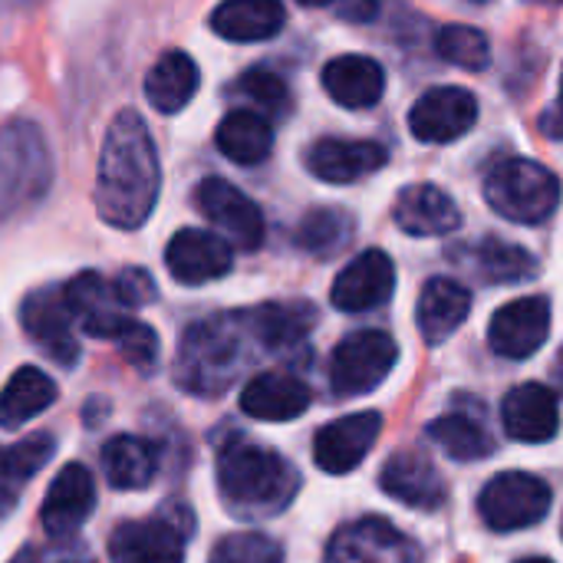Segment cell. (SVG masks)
<instances>
[{
	"mask_svg": "<svg viewBox=\"0 0 563 563\" xmlns=\"http://www.w3.org/2000/svg\"><path fill=\"white\" fill-rule=\"evenodd\" d=\"M162 188L155 142L139 112L122 109L106 129L96 168V211L119 231H135L148 221Z\"/></svg>",
	"mask_w": 563,
	"mask_h": 563,
	"instance_id": "obj_1",
	"label": "cell"
},
{
	"mask_svg": "<svg viewBox=\"0 0 563 563\" xmlns=\"http://www.w3.org/2000/svg\"><path fill=\"white\" fill-rule=\"evenodd\" d=\"M300 488V475L274 449L231 435L218 449V495L234 518L280 515Z\"/></svg>",
	"mask_w": 563,
	"mask_h": 563,
	"instance_id": "obj_2",
	"label": "cell"
},
{
	"mask_svg": "<svg viewBox=\"0 0 563 563\" xmlns=\"http://www.w3.org/2000/svg\"><path fill=\"white\" fill-rule=\"evenodd\" d=\"M247 327L241 313L198 320L185 330L175 356V383L201 399L224 396L244 363Z\"/></svg>",
	"mask_w": 563,
	"mask_h": 563,
	"instance_id": "obj_3",
	"label": "cell"
},
{
	"mask_svg": "<svg viewBox=\"0 0 563 563\" xmlns=\"http://www.w3.org/2000/svg\"><path fill=\"white\" fill-rule=\"evenodd\" d=\"M488 205L518 224H541L561 205V181L551 168L531 158H505L485 178Z\"/></svg>",
	"mask_w": 563,
	"mask_h": 563,
	"instance_id": "obj_4",
	"label": "cell"
},
{
	"mask_svg": "<svg viewBox=\"0 0 563 563\" xmlns=\"http://www.w3.org/2000/svg\"><path fill=\"white\" fill-rule=\"evenodd\" d=\"M195 521L185 505L168 501L155 518L122 521L109 538L112 563H181Z\"/></svg>",
	"mask_w": 563,
	"mask_h": 563,
	"instance_id": "obj_5",
	"label": "cell"
},
{
	"mask_svg": "<svg viewBox=\"0 0 563 563\" xmlns=\"http://www.w3.org/2000/svg\"><path fill=\"white\" fill-rule=\"evenodd\" d=\"M49 185V152L36 125L0 129V214L40 198Z\"/></svg>",
	"mask_w": 563,
	"mask_h": 563,
	"instance_id": "obj_6",
	"label": "cell"
},
{
	"mask_svg": "<svg viewBox=\"0 0 563 563\" xmlns=\"http://www.w3.org/2000/svg\"><path fill=\"white\" fill-rule=\"evenodd\" d=\"M399 360V346L383 330H356L343 336L330 356V386L336 396H366L383 386Z\"/></svg>",
	"mask_w": 563,
	"mask_h": 563,
	"instance_id": "obj_7",
	"label": "cell"
},
{
	"mask_svg": "<svg viewBox=\"0 0 563 563\" xmlns=\"http://www.w3.org/2000/svg\"><path fill=\"white\" fill-rule=\"evenodd\" d=\"M482 521L498 531H525L551 511V485L528 472H501L478 495Z\"/></svg>",
	"mask_w": 563,
	"mask_h": 563,
	"instance_id": "obj_8",
	"label": "cell"
},
{
	"mask_svg": "<svg viewBox=\"0 0 563 563\" xmlns=\"http://www.w3.org/2000/svg\"><path fill=\"white\" fill-rule=\"evenodd\" d=\"M327 563H422V548L386 518H356L343 525L330 544Z\"/></svg>",
	"mask_w": 563,
	"mask_h": 563,
	"instance_id": "obj_9",
	"label": "cell"
},
{
	"mask_svg": "<svg viewBox=\"0 0 563 563\" xmlns=\"http://www.w3.org/2000/svg\"><path fill=\"white\" fill-rule=\"evenodd\" d=\"M198 211L218 228V238H224L238 251H257L264 244L267 224L261 208L231 181L224 178H205L195 191Z\"/></svg>",
	"mask_w": 563,
	"mask_h": 563,
	"instance_id": "obj_10",
	"label": "cell"
},
{
	"mask_svg": "<svg viewBox=\"0 0 563 563\" xmlns=\"http://www.w3.org/2000/svg\"><path fill=\"white\" fill-rule=\"evenodd\" d=\"M23 333L36 343V350L63 369L79 363V340L73 336V317L63 297V287H40L20 307Z\"/></svg>",
	"mask_w": 563,
	"mask_h": 563,
	"instance_id": "obj_11",
	"label": "cell"
},
{
	"mask_svg": "<svg viewBox=\"0 0 563 563\" xmlns=\"http://www.w3.org/2000/svg\"><path fill=\"white\" fill-rule=\"evenodd\" d=\"M478 122V102L462 86H435L419 96L409 112V129L419 142L445 145L462 139Z\"/></svg>",
	"mask_w": 563,
	"mask_h": 563,
	"instance_id": "obj_12",
	"label": "cell"
},
{
	"mask_svg": "<svg viewBox=\"0 0 563 563\" xmlns=\"http://www.w3.org/2000/svg\"><path fill=\"white\" fill-rule=\"evenodd\" d=\"M551 333V300L548 297H521L505 303L488 323V346L505 360L534 356Z\"/></svg>",
	"mask_w": 563,
	"mask_h": 563,
	"instance_id": "obj_13",
	"label": "cell"
},
{
	"mask_svg": "<svg viewBox=\"0 0 563 563\" xmlns=\"http://www.w3.org/2000/svg\"><path fill=\"white\" fill-rule=\"evenodd\" d=\"M231 264H234V247L224 238L201 228L178 231L165 247V267L185 287L221 280L231 271Z\"/></svg>",
	"mask_w": 563,
	"mask_h": 563,
	"instance_id": "obj_14",
	"label": "cell"
},
{
	"mask_svg": "<svg viewBox=\"0 0 563 563\" xmlns=\"http://www.w3.org/2000/svg\"><path fill=\"white\" fill-rule=\"evenodd\" d=\"M396 287V267L393 257L386 251H363L360 257H353L333 280L330 300L336 310L343 313H363L373 310L379 303H386L393 297Z\"/></svg>",
	"mask_w": 563,
	"mask_h": 563,
	"instance_id": "obj_15",
	"label": "cell"
},
{
	"mask_svg": "<svg viewBox=\"0 0 563 563\" xmlns=\"http://www.w3.org/2000/svg\"><path fill=\"white\" fill-rule=\"evenodd\" d=\"M379 432H383V416L379 412L343 416V419H336V422H330V426H323L317 432L313 462L327 475H346L356 465H363V459L376 445Z\"/></svg>",
	"mask_w": 563,
	"mask_h": 563,
	"instance_id": "obj_16",
	"label": "cell"
},
{
	"mask_svg": "<svg viewBox=\"0 0 563 563\" xmlns=\"http://www.w3.org/2000/svg\"><path fill=\"white\" fill-rule=\"evenodd\" d=\"M69 317L82 327V333L96 336V340H112L132 317L122 307L112 280L99 277L96 271L76 274L66 287H63Z\"/></svg>",
	"mask_w": 563,
	"mask_h": 563,
	"instance_id": "obj_17",
	"label": "cell"
},
{
	"mask_svg": "<svg viewBox=\"0 0 563 563\" xmlns=\"http://www.w3.org/2000/svg\"><path fill=\"white\" fill-rule=\"evenodd\" d=\"M92 508H96L92 475H89L86 465L69 462V465L59 468V475L53 478V485H49V492L43 498V508H40L43 531L49 538H69L89 521Z\"/></svg>",
	"mask_w": 563,
	"mask_h": 563,
	"instance_id": "obj_18",
	"label": "cell"
},
{
	"mask_svg": "<svg viewBox=\"0 0 563 563\" xmlns=\"http://www.w3.org/2000/svg\"><path fill=\"white\" fill-rule=\"evenodd\" d=\"M389 162V152L379 142L366 139H320L307 148V168L320 181L353 185Z\"/></svg>",
	"mask_w": 563,
	"mask_h": 563,
	"instance_id": "obj_19",
	"label": "cell"
},
{
	"mask_svg": "<svg viewBox=\"0 0 563 563\" xmlns=\"http://www.w3.org/2000/svg\"><path fill=\"white\" fill-rule=\"evenodd\" d=\"M501 422L505 432L515 442L541 445L551 442L561 429V406L551 386L544 383H521L505 396L501 406Z\"/></svg>",
	"mask_w": 563,
	"mask_h": 563,
	"instance_id": "obj_20",
	"label": "cell"
},
{
	"mask_svg": "<svg viewBox=\"0 0 563 563\" xmlns=\"http://www.w3.org/2000/svg\"><path fill=\"white\" fill-rule=\"evenodd\" d=\"M379 485L383 492L399 501V505H409V508H419V511H435L445 505L449 492H445V482L442 475L435 472V465L419 455V452H396L383 472H379Z\"/></svg>",
	"mask_w": 563,
	"mask_h": 563,
	"instance_id": "obj_21",
	"label": "cell"
},
{
	"mask_svg": "<svg viewBox=\"0 0 563 563\" xmlns=\"http://www.w3.org/2000/svg\"><path fill=\"white\" fill-rule=\"evenodd\" d=\"M393 221L412 238H442L462 224L459 205L435 185H409L396 195Z\"/></svg>",
	"mask_w": 563,
	"mask_h": 563,
	"instance_id": "obj_22",
	"label": "cell"
},
{
	"mask_svg": "<svg viewBox=\"0 0 563 563\" xmlns=\"http://www.w3.org/2000/svg\"><path fill=\"white\" fill-rule=\"evenodd\" d=\"M310 389L290 373H261L241 393V409L261 422H290L310 409Z\"/></svg>",
	"mask_w": 563,
	"mask_h": 563,
	"instance_id": "obj_23",
	"label": "cell"
},
{
	"mask_svg": "<svg viewBox=\"0 0 563 563\" xmlns=\"http://www.w3.org/2000/svg\"><path fill=\"white\" fill-rule=\"evenodd\" d=\"M323 89L343 109H373L386 92V69L369 56L346 53L323 66Z\"/></svg>",
	"mask_w": 563,
	"mask_h": 563,
	"instance_id": "obj_24",
	"label": "cell"
},
{
	"mask_svg": "<svg viewBox=\"0 0 563 563\" xmlns=\"http://www.w3.org/2000/svg\"><path fill=\"white\" fill-rule=\"evenodd\" d=\"M468 310H472V294L459 280L432 277L422 287L419 303H416V323H419L422 340L429 346L445 343L468 320Z\"/></svg>",
	"mask_w": 563,
	"mask_h": 563,
	"instance_id": "obj_25",
	"label": "cell"
},
{
	"mask_svg": "<svg viewBox=\"0 0 563 563\" xmlns=\"http://www.w3.org/2000/svg\"><path fill=\"white\" fill-rule=\"evenodd\" d=\"M241 320H244L251 340H257L271 353H280V350H294L297 343L307 340V333L317 327V310L303 300L261 303L254 310H244Z\"/></svg>",
	"mask_w": 563,
	"mask_h": 563,
	"instance_id": "obj_26",
	"label": "cell"
},
{
	"mask_svg": "<svg viewBox=\"0 0 563 563\" xmlns=\"http://www.w3.org/2000/svg\"><path fill=\"white\" fill-rule=\"evenodd\" d=\"M284 20L280 0H221L211 13V30L231 43H257L277 36Z\"/></svg>",
	"mask_w": 563,
	"mask_h": 563,
	"instance_id": "obj_27",
	"label": "cell"
},
{
	"mask_svg": "<svg viewBox=\"0 0 563 563\" xmlns=\"http://www.w3.org/2000/svg\"><path fill=\"white\" fill-rule=\"evenodd\" d=\"M198 82H201V76H198L195 59L181 49H168L152 63V69L145 76V99L158 112L172 115V112H181L195 99Z\"/></svg>",
	"mask_w": 563,
	"mask_h": 563,
	"instance_id": "obj_28",
	"label": "cell"
},
{
	"mask_svg": "<svg viewBox=\"0 0 563 563\" xmlns=\"http://www.w3.org/2000/svg\"><path fill=\"white\" fill-rule=\"evenodd\" d=\"M56 396H59V389L43 369H36V366L16 369L7 379V386L0 389V429L13 432V429L26 426L30 419L46 412L56 402Z\"/></svg>",
	"mask_w": 563,
	"mask_h": 563,
	"instance_id": "obj_29",
	"label": "cell"
},
{
	"mask_svg": "<svg viewBox=\"0 0 563 563\" xmlns=\"http://www.w3.org/2000/svg\"><path fill=\"white\" fill-rule=\"evenodd\" d=\"M102 472L115 492H139L158 472V449L135 435H115L102 445Z\"/></svg>",
	"mask_w": 563,
	"mask_h": 563,
	"instance_id": "obj_30",
	"label": "cell"
},
{
	"mask_svg": "<svg viewBox=\"0 0 563 563\" xmlns=\"http://www.w3.org/2000/svg\"><path fill=\"white\" fill-rule=\"evenodd\" d=\"M214 145L224 158L238 165H257L274 148V129L271 122L254 109H234L221 119L214 132Z\"/></svg>",
	"mask_w": 563,
	"mask_h": 563,
	"instance_id": "obj_31",
	"label": "cell"
},
{
	"mask_svg": "<svg viewBox=\"0 0 563 563\" xmlns=\"http://www.w3.org/2000/svg\"><path fill=\"white\" fill-rule=\"evenodd\" d=\"M53 452H56V439L46 432H33L0 452V511L13 505L16 488L30 482L53 459Z\"/></svg>",
	"mask_w": 563,
	"mask_h": 563,
	"instance_id": "obj_32",
	"label": "cell"
},
{
	"mask_svg": "<svg viewBox=\"0 0 563 563\" xmlns=\"http://www.w3.org/2000/svg\"><path fill=\"white\" fill-rule=\"evenodd\" d=\"M475 271L488 284H521L538 274V261L521 244L485 238L475 244Z\"/></svg>",
	"mask_w": 563,
	"mask_h": 563,
	"instance_id": "obj_33",
	"label": "cell"
},
{
	"mask_svg": "<svg viewBox=\"0 0 563 563\" xmlns=\"http://www.w3.org/2000/svg\"><path fill=\"white\" fill-rule=\"evenodd\" d=\"M429 439L455 462H478L492 452V439L485 435V429L462 412H449L435 419L429 426Z\"/></svg>",
	"mask_w": 563,
	"mask_h": 563,
	"instance_id": "obj_34",
	"label": "cell"
},
{
	"mask_svg": "<svg viewBox=\"0 0 563 563\" xmlns=\"http://www.w3.org/2000/svg\"><path fill=\"white\" fill-rule=\"evenodd\" d=\"M350 238H353V218L340 208H313L297 228V244L317 257L336 254L340 247H346Z\"/></svg>",
	"mask_w": 563,
	"mask_h": 563,
	"instance_id": "obj_35",
	"label": "cell"
},
{
	"mask_svg": "<svg viewBox=\"0 0 563 563\" xmlns=\"http://www.w3.org/2000/svg\"><path fill=\"white\" fill-rule=\"evenodd\" d=\"M435 49L445 63L482 73L492 63V43L482 30L475 26H462V23H449L435 33Z\"/></svg>",
	"mask_w": 563,
	"mask_h": 563,
	"instance_id": "obj_36",
	"label": "cell"
},
{
	"mask_svg": "<svg viewBox=\"0 0 563 563\" xmlns=\"http://www.w3.org/2000/svg\"><path fill=\"white\" fill-rule=\"evenodd\" d=\"M208 563H284V548L257 531H241V534H224L211 554Z\"/></svg>",
	"mask_w": 563,
	"mask_h": 563,
	"instance_id": "obj_37",
	"label": "cell"
},
{
	"mask_svg": "<svg viewBox=\"0 0 563 563\" xmlns=\"http://www.w3.org/2000/svg\"><path fill=\"white\" fill-rule=\"evenodd\" d=\"M112 343L119 346L122 360H125L135 373L148 376V373L158 366V336H155V330H152L148 323L135 320V317L112 336Z\"/></svg>",
	"mask_w": 563,
	"mask_h": 563,
	"instance_id": "obj_38",
	"label": "cell"
},
{
	"mask_svg": "<svg viewBox=\"0 0 563 563\" xmlns=\"http://www.w3.org/2000/svg\"><path fill=\"white\" fill-rule=\"evenodd\" d=\"M238 92L247 96L254 106H261L271 115H284L287 102H290L287 82L277 73H271V69H247L241 76V82H238Z\"/></svg>",
	"mask_w": 563,
	"mask_h": 563,
	"instance_id": "obj_39",
	"label": "cell"
},
{
	"mask_svg": "<svg viewBox=\"0 0 563 563\" xmlns=\"http://www.w3.org/2000/svg\"><path fill=\"white\" fill-rule=\"evenodd\" d=\"M112 287H115V294H119L125 310H139V307H148V303L158 300V287H155L152 274L142 271V267H125L112 280Z\"/></svg>",
	"mask_w": 563,
	"mask_h": 563,
	"instance_id": "obj_40",
	"label": "cell"
},
{
	"mask_svg": "<svg viewBox=\"0 0 563 563\" xmlns=\"http://www.w3.org/2000/svg\"><path fill=\"white\" fill-rule=\"evenodd\" d=\"M541 129H544V135H551V139H563V76L558 102H554V109H548V112L541 115Z\"/></svg>",
	"mask_w": 563,
	"mask_h": 563,
	"instance_id": "obj_41",
	"label": "cell"
},
{
	"mask_svg": "<svg viewBox=\"0 0 563 563\" xmlns=\"http://www.w3.org/2000/svg\"><path fill=\"white\" fill-rule=\"evenodd\" d=\"M7 563H36V551L33 548H23V551H16Z\"/></svg>",
	"mask_w": 563,
	"mask_h": 563,
	"instance_id": "obj_42",
	"label": "cell"
},
{
	"mask_svg": "<svg viewBox=\"0 0 563 563\" xmlns=\"http://www.w3.org/2000/svg\"><path fill=\"white\" fill-rule=\"evenodd\" d=\"M297 3H303V7H327V3H333V0H297Z\"/></svg>",
	"mask_w": 563,
	"mask_h": 563,
	"instance_id": "obj_43",
	"label": "cell"
},
{
	"mask_svg": "<svg viewBox=\"0 0 563 563\" xmlns=\"http://www.w3.org/2000/svg\"><path fill=\"white\" fill-rule=\"evenodd\" d=\"M53 563H89L86 558H56Z\"/></svg>",
	"mask_w": 563,
	"mask_h": 563,
	"instance_id": "obj_44",
	"label": "cell"
},
{
	"mask_svg": "<svg viewBox=\"0 0 563 563\" xmlns=\"http://www.w3.org/2000/svg\"><path fill=\"white\" fill-rule=\"evenodd\" d=\"M518 563H554V561H548V558H525V561H518Z\"/></svg>",
	"mask_w": 563,
	"mask_h": 563,
	"instance_id": "obj_45",
	"label": "cell"
},
{
	"mask_svg": "<svg viewBox=\"0 0 563 563\" xmlns=\"http://www.w3.org/2000/svg\"><path fill=\"white\" fill-rule=\"evenodd\" d=\"M558 376L563 379V350H561V356H558Z\"/></svg>",
	"mask_w": 563,
	"mask_h": 563,
	"instance_id": "obj_46",
	"label": "cell"
},
{
	"mask_svg": "<svg viewBox=\"0 0 563 563\" xmlns=\"http://www.w3.org/2000/svg\"><path fill=\"white\" fill-rule=\"evenodd\" d=\"M531 3H563V0H531Z\"/></svg>",
	"mask_w": 563,
	"mask_h": 563,
	"instance_id": "obj_47",
	"label": "cell"
},
{
	"mask_svg": "<svg viewBox=\"0 0 563 563\" xmlns=\"http://www.w3.org/2000/svg\"><path fill=\"white\" fill-rule=\"evenodd\" d=\"M472 3H488V0H472Z\"/></svg>",
	"mask_w": 563,
	"mask_h": 563,
	"instance_id": "obj_48",
	"label": "cell"
}]
</instances>
